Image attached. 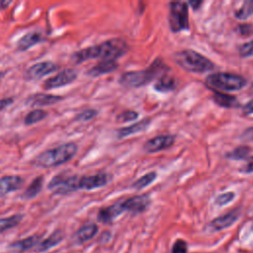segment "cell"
Masks as SVG:
<instances>
[{
  "instance_id": "obj_1",
  "label": "cell",
  "mask_w": 253,
  "mask_h": 253,
  "mask_svg": "<svg viewBox=\"0 0 253 253\" xmlns=\"http://www.w3.org/2000/svg\"><path fill=\"white\" fill-rule=\"evenodd\" d=\"M128 50L127 43L122 39H110L101 43L79 49L72 53L71 59L79 64L89 59L116 60Z\"/></svg>"
},
{
  "instance_id": "obj_2",
  "label": "cell",
  "mask_w": 253,
  "mask_h": 253,
  "mask_svg": "<svg viewBox=\"0 0 253 253\" xmlns=\"http://www.w3.org/2000/svg\"><path fill=\"white\" fill-rule=\"evenodd\" d=\"M166 69L167 66L164 62L160 58H157L149 67L143 70H132L122 73L119 78V83L128 88L141 87L148 84L153 79L166 74Z\"/></svg>"
},
{
  "instance_id": "obj_3",
  "label": "cell",
  "mask_w": 253,
  "mask_h": 253,
  "mask_svg": "<svg viewBox=\"0 0 253 253\" xmlns=\"http://www.w3.org/2000/svg\"><path fill=\"white\" fill-rule=\"evenodd\" d=\"M77 150L78 146L74 142L62 143L38 154L34 159V163L39 167H56L71 160Z\"/></svg>"
},
{
  "instance_id": "obj_4",
  "label": "cell",
  "mask_w": 253,
  "mask_h": 253,
  "mask_svg": "<svg viewBox=\"0 0 253 253\" xmlns=\"http://www.w3.org/2000/svg\"><path fill=\"white\" fill-rule=\"evenodd\" d=\"M174 60L185 70L195 73H204L214 68V64L209 58L192 49L177 51L174 54Z\"/></svg>"
},
{
  "instance_id": "obj_5",
  "label": "cell",
  "mask_w": 253,
  "mask_h": 253,
  "mask_svg": "<svg viewBox=\"0 0 253 253\" xmlns=\"http://www.w3.org/2000/svg\"><path fill=\"white\" fill-rule=\"evenodd\" d=\"M207 85L215 91H236L246 85V80L237 74L215 72L207 76Z\"/></svg>"
},
{
  "instance_id": "obj_6",
  "label": "cell",
  "mask_w": 253,
  "mask_h": 253,
  "mask_svg": "<svg viewBox=\"0 0 253 253\" xmlns=\"http://www.w3.org/2000/svg\"><path fill=\"white\" fill-rule=\"evenodd\" d=\"M169 26L173 33L189 29L188 6L185 2H171L169 4Z\"/></svg>"
},
{
  "instance_id": "obj_7",
  "label": "cell",
  "mask_w": 253,
  "mask_h": 253,
  "mask_svg": "<svg viewBox=\"0 0 253 253\" xmlns=\"http://www.w3.org/2000/svg\"><path fill=\"white\" fill-rule=\"evenodd\" d=\"M80 176L60 173L47 184V189L54 195H67L79 190Z\"/></svg>"
},
{
  "instance_id": "obj_8",
  "label": "cell",
  "mask_w": 253,
  "mask_h": 253,
  "mask_svg": "<svg viewBox=\"0 0 253 253\" xmlns=\"http://www.w3.org/2000/svg\"><path fill=\"white\" fill-rule=\"evenodd\" d=\"M77 71L72 68H66L62 71L56 73L55 75L49 77L42 83V88L44 90H51L55 88H60L71 84L77 78Z\"/></svg>"
},
{
  "instance_id": "obj_9",
  "label": "cell",
  "mask_w": 253,
  "mask_h": 253,
  "mask_svg": "<svg viewBox=\"0 0 253 253\" xmlns=\"http://www.w3.org/2000/svg\"><path fill=\"white\" fill-rule=\"evenodd\" d=\"M58 66L51 61H42L30 66L24 73L26 80H39L52 72H54Z\"/></svg>"
},
{
  "instance_id": "obj_10",
  "label": "cell",
  "mask_w": 253,
  "mask_h": 253,
  "mask_svg": "<svg viewBox=\"0 0 253 253\" xmlns=\"http://www.w3.org/2000/svg\"><path fill=\"white\" fill-rule=\"evenodd\" d=\"M174 141H175L174 135L160 134L145 141V143L143 144V149L148 153L158 152L171 147L174 144Z\"/></svg>"
},
{
  "instance_id": "obj_11",
  "label": "cell",
  "mask_w": 253,
  "mask_h": 253,
  "mask_svg": "<svg viewBox=\"0 0 253 253\" xmlns=\"http://www.w3.org/2000/svg\"><path fill=\"white\" fill-rule=\"evenodd\" d=\"M150 202V198L146 194L133 196L126 200H122L124 211H129L131 213H140L144 211L149 207Z\"/></svg>"
},
{
  "instance_id": "obj_12",
  "label": "cell",
  "mask_w": 253,
  "mask_h": 253,
  "mask_svg": "<svg viewBox=\"0 0 253 253\" xmlns=\"http://www.w3.org/2000/svg\"><path fill=\"white\" fill-rule=\"evenodd\" d=\"M111 178L112 177L107 173H97L93 175L80 176L79 189L94 190L97 188H102L110 182Z\"/></svg>"
},
{
  "instance_id": "obj_13",
  "label": "cell",
  "mask_w": 253,
  "mask_h": 253,
  "mask_svg": "<svg viewBox=\"0 0 253 253\" xmlns=\"http://www.w3.org/2000/svg\"><path fill=\"white\" fill-rule=\"evenodd\" d=\"M240 215V211L235 209L232 210L216 218L211 220L209 224V227L211 231H219L222 229H225L232 225L239 217Z\"/></svg>"
},
{
  "instance_id": "obj_14",
  "label": "cell",
  "mask_w": 253,
  "mask_h": 253,
  "mask_svg": "<svg viewBox=\"0 0 253 253\" xmlns=\"http://www.w3.org/2000/svg\"><path fill=\"white\" fill-rule=\"evenodd\" d=\"M124 211L122 201H119L111 206L102 208L98 212V220L103 223H110Z\"/></svg>"
},
{
  "instance_id": "obj_15",
  "label": "cell",
  "mask_w": 253,
  "mask_h": 253,
  "mask_svg": "<svg viewBox=\"0 0 253 253\" xmlns=\"http://www.w3.org/2000/svg\"><path fill=\"white\" fill-rule=\"evenodd\" d=\"M63 98L57 95L52 94H43V93H36L32 94L27 98L26 104L29 106H49L54 105L61 101Z\"/></svg>"
},
{
  "instance_id": "obj_16",
  "label": "cell",
  "mask_w": 253,
  "mask_h": 253,
  "mask_svg": "<svg viewBox=\"0 0 253 253\" xmlns=\"http://www.w3.org/2000/svg\"><path fill=\"white\" fill-rule=\"evenodd\" d=\"M149 124H150V120L148 118H146V119H143L139 122L131 124L130 126L120 127L116 130L117 137L118 138H125V137H127L129 135L141 132V131L145 130L148 127Z\"/></svg>"
},
{
  "instance_id": "obj_17",
  "label": "cell",
  "mask_w": 253,
  "mask_h": 253,
  "mask_svg": "<svg viewBox=\"0 0 253 253\" xmlns=\"http://www.w3.org/2000/svg\"><path fill=\"white\" fill-rule=\"evenodd\" d=\"M23 184V179L18 175H7L0 178V197L18 190Z\"/></svg>"
},
{
  "instance_id": "obj_18",
  "label": "cell",
  "mask_w": 253,
  "mask_h": 253,
  "mask_svg": "<svg viewBox=\"0 0 253 253\" xmlns=\"http://www.w3.org/2000/svg\"><path fill=\"white\" fill-rule=\"evenodd\" d=\"M119 67V64L116 60H102L98 64L94 65L87 70L86 74L90 77H98L107 73L115 71Z\"/></svg>"
},
{
  "instance_id": "obj_19",
  "label": "cell",
  "mask_w": 253,
  "mask_h": 253,
  "mask_svg": "<svg viewBox=\"0 0 253 253\" xmlns=\"http://www.w3.org/2000/svg\"><path fill=\"white\" fill-rule=\"evenodd\" d=\"M43 41V37L39 32H30L24 35L17 42V49L20 51H25Z\"/></svg>"
},
{
  "instance_id": "obj_20",
  "label": "cell",
  "mask_w": 253,
  "mask_h": 253,
  "mask_svg": "<svg viewBox=\"0 0 253 253\" xmlns=\"http://www.w3.org/2000/svg\"><path fill=\"white\" fill-rule=\"evenodd\" d=\"M63 237H64V234L61 230H55L48 237H46L45 239H43L42 242L39 243L37 250L39 252L47 251L48 249H50V248L56 246L58 243H60L62 241Z\"/></svg>"
},
{
  "instance_id": "obj_21",
  "label": "cell",
  "mask_w": 253,
  "mask_h": 253,
  "mask_svg": "<svg viewBox=\"0 0 253 253\" xmlns=\"http://www.w3.org/2000/svg\"><path fill=\"white\" fill-rule=\"evenodd\" d=\"M98 232V226L95 223H86L82 225L76 232V239L79 242H86L92 239Z\"/></svg>"
},
{
  "instance_id": "obj_22",
  "label": "cell",
  "mask_w": 253,
  "mask_h": 253,
  "mask_svg": "<svg viewBox=\"0 0 253 253\" xmlns=\"http://www.w3.org/2000/svg\"><path fill=\"white\" fill-rule=\"evenodd\" d=\"M176 85H177V82L174 77L164 74L157 79L156 83L154 84V89L158 92L166 93V92L173 91L176 88Z\"/></svg>"
},
{
  "instance_id": "obj_23",
  "label": "cell",
  "mask_w": 253,
  "mask_h": 253,
  "mask_svg": "<svg viewBox=\"0 0 253 253\" xmlns=\"http://www.w3.org/2000/svg\"><path fill=\"white\" fill-rule=\"evenodd\" d=\"M212 100L215 102V104L223 108H233L238 106V101L234 96L223 94L218 91H214Z\"/></svg>"
},
{
  "instance_id": "obj_24",
  "label": "cell",
  "mask_w": 253,
  "mask_h": 253,
  "mask_svg": "<svg viewBox=\"0 0 253 253\" xmlns=\"http://www.w3.org/2000/svg\"><path fill=\"white\" fill-rule=\"evenodd\" d=\"M42 183H43V179L42 176L35 178L31 182V184L27 187V189L24 191V193L22 194V198L26 199V200L35 198L42 191Z\"/></svg>"
},
{
  "instance_id": "obj_25",
  "label": "cell",
  "mask_w": 253,
  "mask_h": 253,
  "mask_svg": "<svg viewBox=\"0 0 253 253\" xmlns=\"http://www.w3.org/2000/svg\"><path fill=\"white\" fill-rule=\"evenodd\" d=\"M47 116V112L43 111L42 109H36L31 112H29L24 119V124L26 126H32L37 123H40L41 121L44 120Z\"/></svg>"
},
{
  "instance_id": "obj_26",
  "label": "cell",
  "mask_w": 253,
  "mask_h": 253,
  "mask_svg": "<svg viewBox=\"0 0 253 253\" xmlns=\"http://www.w3.org/2000/svg\"><path fill=\"white\" fill-rule=\"evenodd\" d=\"M39 239H40V237L38 235H32V236H29V237H26L24 239L14 242L13 244H11V247L14 249H17V250L25 251V250H28V249L34 247L38 243Z\"/></svg>"
},
{
  "instance_id": "obj_27",
  "label": "cell",
  "mask_w": 253,
  "mask_h": 253,
  "mask_svg": "<svg viewBox=\"0 0 253 253\" xmlns=\"http://www.w3.org/2000/svg\"><path fill=\"white\" fill-rule=\"evenodd\" d=\"M22 219H23V214H21V213H17V214L8 216V217L0 218V233L4 232L12 227L17 226L21 222Z\"/></svg>"
},
{
  "instance_id": "obj_28",
  "label": "cell",
  "mask_w": 253,
  "mask_h": 253,
  "mask_svg": "<svg viewBox=\"0 0 253 253\" xmlns=\"http://www.w3.org/2000/svg\"><path fill=\"white\" fill-rule=\"evenodd\" d=\"M157 177V174L156 172H149V173H146L145 175L141 176L140 178H138L135 182H133V184L131 185L132 188L136 189V190H140V189H143L147 186H149Z\"/></svg>"
},
{
  "instance_id": "obj_29",
  "label": "cell",
  "mask_w": 253,
  "mask_h": 253,
  "mask_svg": "<svg viewBox=\"0 0 253 253\" xmlns=\"http://www.w3.org/2000/svg\"><path fill=\"white\" fill-rule=\"evenodd\" d=\"M253 15V0L245 1L235 12V17L239 20H245Z\"/></svg>"
},
{
  "instance_id": "obj_30",
  "label": "cell",
  "mask_w": 253,
  "mask_h": 253,
  "mask_svg": "<svg viewBox=\"0 0 253 253\" xmlns=\"http://www.w3.org/2000/svg\"><path fill=\"white\" fill-rule=\"evenodd\" d=\"M250 152V147L247 145H239L237 147H235L231 152L226 154V157L228 159H232V160H241L244 159L248 156Z\"/></svg>"
},
{
  "instance_id": "obj_31",
  "label": "cell",
  "mask_w": 253,
  "mask_h": 253,
  "mask_svg": "<svg viewBox=\"0 0 253 253\" xmlns=\"http://www.w3.org/2000/svg\"><path fill=\"white\" fill-rule=\"evenodd\" d=\"M98 115V111L95 109H88L80 112L75 116V121L77 122H88L94 119Z\"/></svg>"
},
{
  "instance_id": "obj_32",
  "label": "cell",
  "mask_w": 253,
  "mask_h": 253,
  "mask_svg": "<svg viewBox=\"0 0 253 253\" xmlns=\"http://www.w3.org/2000/svg\"><path fill=\"white\" fill-rule=\"evenodd\" d=\"M138 117V113L132 110H127L125 112L120 113L117 116V122L119 123H126V122H130V121H134L135 119H137Z\"/></svg>"
},
{
  "instance_id": "obj_33",
  "label": "cell",
  "mask_w": 253,
  "mask_h": 253,
  "mask_svg": "<svg viewBox=\"0 0 253 253\" xmlns=\"http://www.w3.org/2000/svg\"><path fill=\"white\" fill-rule=\"evenodd\" d=\"M238 53L241 57L253 56V40L241 44L238 48Z\"/></svg>"
},
{
  "instance_id": "obj_34",
  "label": "cell",
  "mask_w": 253,
  "mask_h": 253,
  "mask_svg": "<svg viewBox=\"0 0 253 253\" xmlns=\"http://www.w3.org/2000/svg\"><path fill=\"white\" fill-rule=\"evenodd\" d=\"M234 193L233 192H226L223 194H220L216 197L214 203L217 206H224L226 204H228L229 202H231L234 199Z\"/></svg>"
},
{
  "instance_id": "obj_35",
  "label": "cell",
  "mask_w": 253,
  "mask_h": 253,
  "mask_svg": "<svg viewBox=\"0 0 253 253\" xmlns=\"http://www.w3.org/2000/svg\"><path fill=\"white\" fill-rule=\"evenodd\" d=\"M188 252V245L187 242L183 239H178L172 246L171 253H187Z\"/></svg>"
},
{
  "instance_id": "obj_36",
  "label": "cell",
  "mask_w": 253,
  "mask_h": 253,
  "mask_svg": "<svg viewBox=\"0 0 253 253\" xmlns=\"http://www.w3.org/2000/svg\"><path fill=\"white\" fill-rule=\"evenodd\" d=\"M241 138L243 140H246V141H252L253 140V126L246 128L243 131V133L241 135Z\"/></svg>"
},
{
  "instance_id": "obj_37",
  "label": "cell",
  "mask_w": 253,
  "mask_h": 253,
  "mask_svg": "<svg viewBox=\"0 0 253 253\" xmlns=\"http://www.w3.org/2000/svg\"><path fill=\"white\" fill-rule=\"evenodd\" d=\"M242 171H243L244 173H247V174L253 173V156L250 157V158L247 160L246 164H245L244 167L242 168Z\"/></svg>"
},
{
  "instance_id": "obj_38",
  "label": "cell",
  "mask_w": 253,
  "mask_h": 253,
  "mask_svg": "<svg viewBox=\"0 0 253 253\" xmlns=\"http://www.w3.org/2000/svg\"><path fill=\"white\" fill-rule=\"evenodd\" d=\"M243 113L245 115H252L253 114V99L247 102V104L243 107Z\"/></svg>"
},
{
  "instance_id": "obj_39",
  "label": "cell",
  "mask_w": 253,
  "mask_h": 253,
  "mask_svg": "<svg viewBox=\"0 0 253 253\" xmlns=\"http://www.w3.org/2000/svg\"><path fill=\"white\" fill-rule=\"evenodd\" d=\"M14 99L11 98V97H8V98H4V99H1L0 100V110L8 107L9 105H11L13 103Z\"/></svg>"
},
{
  "instance_id": "obj_40",
  "label": "cell",
  "mask_w": 253,
  "mask_h": 253,
  "mask_svg": "<svg viewBox=\"0 0 253 253\" xmlns=\"http://www.w3.org/2000/svg\"><path fill=\"white\" fill-rule=\"evenodd\" d=\"M251 31H252V27L250 25H242L239 27V32L242 35H248L251 33Z\"/></svg>"
},
{
  "instance_id": "obj_41",
  "label": "cell",
  "mask_w": 253,
  "mask_h": 253,
  "mask_svg": "<svg viewBox=\"0 0 253 253\" xmlns=\"http://www.w3.org/2000/svg\"><path fill=\"white\" fill-rule=\"evenodd\" d=\"M202 4H203L202 1H190V2H189V5H190L194 10L199 9Z\"/></svg>"
},
{
  "instance_id": "obj_42",
  "label": "cell",
  "mask_w": 253,
  "mask_h": 253,
  "mask_svg": "<svg viewBox=\"0 0 253 253\" xmlns=\"http://www.w3.org/2000/svg\"><path fill=\"white\" fill-rule=\"evenodd\" d=\"M4 75H5V73L2 72V71H0V81H1V79L4 77Z\"/></svg>"
},
{
  "instance_id": "obj_43",
  "label": "cell",
  "mask_w": 253,
  "mask_h": 253,
  "mask_svg": "<svg viewBox=\"0 0 253 253\" xmlns=\"http://www.w3.org/2000/svg\"><path fill=\"white\" fill-rule=\"evenodd\" d=\"M252 230H253V224H252Z\"/></svg>"
},
{
  "instance_id": "obj_44",
  "label": "cell",
  "mask_w": 253,
  "mask_h": 253,
  "mask_svg": "<svg viewBox=\"0 0 253 253\" xmlns=\"http://www.w3.org/2000/svg\"><path fill=\"white\" fill-rule=\"evenodd\" d=\"M252 88H253V83H252Z\"/></svg>"
}]
</instances>
